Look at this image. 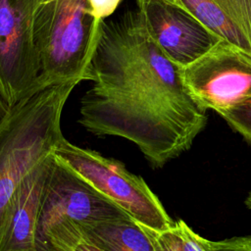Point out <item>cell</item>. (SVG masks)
Here are the masks:
<instances>
[{"mask_svg": "<svg viewBox=\"0 0 251 251\" xmlns=\"http://www.w3.org/2000/svg\"><path fill=\"white\" fill-rule=\"evenodd\" d=\"M180 77L202 109L220 116L251 98V58L224 39L181 68Z\"/></svg>", "mask_w": 251, "mask_h": 251, "instance_id": "8992f818", "label": "cell"}, {"mask_svg": "<svg viewBox=\"0 0 251 251\" xmlns=\"http://www.w3.org/2000/svg\"><path fill=\"white\" fill-rule=\"evenodd\" d=\"M53 155L139 224L155 231H164L174 225L145 180L130 173L122 162L75 145L65 137L56 144Z\"/></svg>", "mask_w": 251, "mask_h": 251, "instance_id": "5b68a950", "label": "cell"}, {"mask_svg": "<svg viewBox=\"0 0 251 251\" xmlns=\"http://www.w3.org/2000/svg\"><path fill=\"white\" fill-rule=\"evenodd\" d=\"M251 58V0H165Z\"/></svg>", "mask_w": 251, "mask_h": 251, "instance_id": "30bf717a", "label": "cell"}, {"mask_svg": "<svg viewBox=\"0 0 251 251\" xmlns=\"http://www.w3.org/2000/svg\"><path fill=\"white\" fill-rule=\"evenodd\" d=\"M210 251H251V236H237L220 241L208 240Z\"/></svg>", "mask_w": 251, "mask_h": 251, "instance_id": "5bb4252c", "label": "cell"}, {"mask_svg": "<svg viewBox=\"0 0 251 251\" xmlns=\"http://www.w3.org/2000/svg\"><path fill=\"white\" fill-rule=\"evenodd\" d=\"M245 204L251 210V191L249 192V194H248V196H247V198L245 200Z\"/></svg>", "mask_w": 251, "mask_h": 251, "instance_id": "ac0fdd59", "label": "cell"}, {"mask_svg": "<svg viewBox=\"0 0 251 251\" xmlns=\"http://www.w3.org/2000/svg\"><path fill=\"white\" fill-rule=\"evenodd\" d=\"M122 0H89L91 11L94 17L99 20L109 18L118 8Z\"/></svg>", "mask_w": 251, "mask_h": 251, "instance_id": "9a60e30c", "label": "cell"}, {"mask_svg": "<svg viewBox=\"0 0 251 251\" xmlns=\"http://www.w3.org/2000/svg\"><path fill=\"white\" fill-rule=\"evenodd\" d=\"M221 117L251 143V98L229 109Z\"/></svg>", "mask_w": 251, "mask_h": 251, "instance_id": "4fadbf2b", "label": "cell"}, {"mask_svg": "<svg viewBox=\"0 0 251 251\" xmlns=\"http://www.w3.org/2000/svg\"><path fill=\"white\" fill-rule=\"evenodd\" d=\"M45 86L89 80L101 20L89 0H25Z\"/></svg>", "mask_w": 251, "mask_h": 251, "instance_id": "3957f363", "label": "cell"}, {"mask_svg": "<svg viewBox=\"0 0 251 251\" xmlns=\"http://www.w3.org/2000/svg\"><path fill=\"white\" fill-rule=\"evenodd\" d=\"M78 124L96 136L134 143L153 168L188 150L207 123L180 69L149 34L139 11L101 21Z\"/></svg>", "mask_w": 251, "mask_h": 251, "instance_id": "6da1fadb", "label": "cell"}, {"mask_svg": "<svg viewBox=\"0 0 251 251\" xmlns=\"http://www.w3.org/2000/svg\"><path fill=\"white\" fill-rule=\"evenodd\" d=\"M157 251H210L208 239L194 232L182 220L164 230L149 228Z\"/></svg>", "mask_w": 251, "mask_h": 251, "instance_id": "7c38bea8", "label": "cell"}, {"mask_svg": "<svg viewBox=\"0 0 251 251\" xmlns=\"http://www.w3.org/2000/svg\"><path fill=\"white\" fill-rule=\"evenodd\" d=\"M8 111H9V107L7 106V104L5 103L4 99L2 98V96L0 94V121L6 116Z\"/></svg>", "mask_w": 251, "mask_h": 251, "instance_id": "e0dca14e", "label": "cell"}, {"mask_svg": "<svg viewBox=\"0 0 251 251\" xmlns=\"http://www.w3.org/2000/svg\"><path fill=\"white\" fill-rule=\"evenodd\" d=\"M134 2L153 40L179 69L199 59L222 39L176 5L165 0Z\"/></svg>", "mask_w": 251, "mask_h": 251, "instance_id": "ba28073f", "label": "cell"}, {"mask_svg": "<svg viewBox=\"0 0 251 251\" xmlns=\"http://www.w3.org/2000/svg\"><path fill=\"white\" fill-rule=\"evenodd\" d=\"M83 241L101 251H157L149 228L131 217L85 226Z\"/></svg>", "mask_w": 251, "mask_h": 251, "instance_id": "8fae6325", "label": "cell"}, {"mask_svg": "<svg viewBox=\"0 0 251 251\" xmlns=\"http://www.w3.org/2000/svg\"><path fill=\"white\" fill-rule=\"evenodd\" d=\"M77 81L46 86L9 108L0 121V221L15 190L64 135L61 118Z\"/></svg>", "mask_w": 251, "mask_h": 251, "instance_id": "7a4b0ae2", "label": "cell"}, {"mask_svg": "<svg viewBox=\"0 0 251 251\" xmlns=\"http://www.w3.org/2000/svg\"><path fill=\"white\" fill-rule=\"evenodd\" d=\"M75 251H101L100 249H98L97 247L85 242V241H82Z\"/></svg>", "mask_w": 251, "mask_h": 251, "instance_id": "2e32d148", "label": "cell"}, {"mask_svg": "<svg viewBox=\"0 0 251 251\" xmlns=\"http://www.w3.org/2000/svg\"><path fill=\"white\" fill-rule=\"evenodd\" d=\"M54 161L52 152L24 178L12 195L0 221V251H36L37 219Z\"/></svg>", "mask_w": 251, "mask_h": 251, "instance_id": "9c48e42d", "label": "cell"}, {"mask_svg": "<svg viewBox=\"0 0 251 251\" xmlns=\"http://www.w3.org/2000/svg\"><path fill=\"white\" fill-rule=\"evenodd\" d=\"M46 87L25 0H0V94L9 108Z\"/></svg>", "mask_w": 251, "mask_h": 251, "instance_id": "52a82bcc", "label": "cell"}, {"mask_svg": "<svg viewBox=\"0 0 251 251\" xmlns=\"http://www.w3.org/2000/svg\"><path fill=\"white\" fill-rule=\"evenodd\" d=\"M127 217L126 211L55 159L37 219L36 251H75L83 241L85 226Z\"/></svg>", "mask_w": 251, "mask_h": 251, "instance_id": "277c9868", "label": "cell"}]
</instances>
